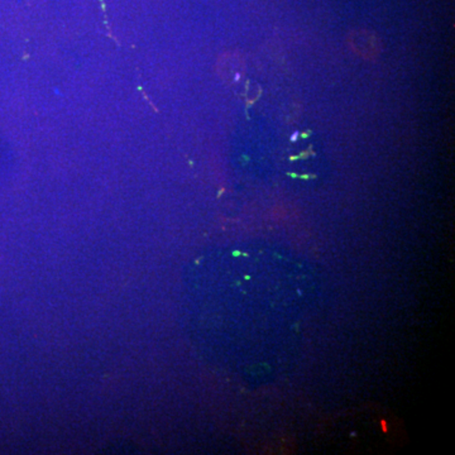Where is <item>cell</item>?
I'll return each instance as SVG.
<instances>
[{
	"label": "cell",
	"instance_id": "cell-1",
	"mask_svg": "<svg viewBox=\"0 0 455 455\" xmlns=\"http://www.w3.org/2000/svg\"><path fill=\"white\" fill-rule=\"evenodd\" d=\"M299 137V133H293V137H291V142H295L296 139Z\"/></svg>",
	"mask_w": 455,
	"mask_h": 455
}]
</instances>
